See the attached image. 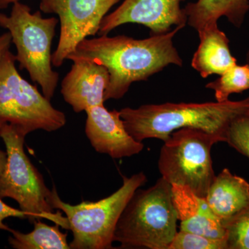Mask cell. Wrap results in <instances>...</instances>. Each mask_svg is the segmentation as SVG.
<instances>
[{
    "label": "cell",
    "instance_id": "1",
    "mask_svg": "<svg viewBox=\"0 0 249 249\" xmlns=\"http://www.w3.org/2000/svg\"><path fill=\"white\" fill-rule=\"evenodd\" d=\"M184 27H175L166 34L150 36L145 39L124 35L86 38L67 60L84 59L106 67L109 81L105 92V101L120 99L132 83L146 80L170 65L183 66V60L174 45L173 38Z\"/></svg>",
    "mask_w": 249,
    "mask_h": 249
},
{
    "label": "cell",
    "instance_id": "2",
    "mask_svg": "<svg viewBox=\"0 0 249 249\" xmlns=\"http://www.w3.org/2000/svg\"><path fill=\"white\" fill-rule=\"evenodd\" d=\"M249 110V97L241 101L203 103L144 105L120 111L127 132L135 140L158 139L163 142L182 128L201 129L227 141L230 124Z\"/></svg>",
    "mask_w": 249,
    "mask_h": 249
},
{
    "label": "cell",
    "instance_id": "3",
    "mask_svg": "<svg viewBox=\"0 0 249 249\" xmlns=\"http://www.w3.org/2000/svg\"><path fill=\"white\" fill-rule=\"evenodd\" d=\"M178 221L171 184L160 178L150 188L134 192L119 218L114 242L122 249H168Z\"/></svg>",
    "mask_w": 249,
    "mask_h": 249
},
{
    "label": "cell",
    "instance_id": "4",
    "mask_svg": "<svg viewBox=\"0 0 249 249\" xmlns=\"http://www.w3.org/2000/svg\"><path fill=\"white\" fill-rule=\"evenodd\" d=\"M27 135L13 124H4L1 127L0 137L6 147L7 160L0 174V196L16 201L31 223L44 218L68 229L67 218L59 213H54L52 190L49 189L43 177L26 155L24 145Z\"/></svg>",
    "mask_w": 249,
    "mask_h": 249
},
{
    "label": "cell",
    "instance_id": "5",
    "mask_svg": "<svg viewBox=\"0 0 249 249\" xmlns=\"http://www.w3.org/2000/svg\"><path fill=\"white\" fill-rule=\"evenodd\" d=\"M58 24L57 18H43L40 11L31 13V8L19 1L13 4L9 16L0 13V27L11 34L19 68L27 70L50 101L59 80L58 72L52 66V42Z\"/></svg>",
    "mask_w": 249,
    "mask_h": 249
},
{
    "label": "cell",
    "instance_id": "6",
    "mask_svg": "<svg viewBox=\"0 0 249 249\" xmlns=\"http://www.w3.org/2000/svg\"><path fill=\"white\" fill-rule=\"evenodd\" d=\"M142 172L123 178V184L111 196L98 201L77 205L64 202L53 186L52 204L66 214L68 229L73 233L72 249H112L114 232L123 211L134 192L145 184Z\"/></svg>",
    "mask_w": 249,
    "mask_h": 249
},
{
    "label": "cell",
    "instance_id": "7",
    "mask_svg": "<svg viewBox=\"0 0 249 249\" xmlns=\"http://www.w3.org/2000/svg\"><path fill=\"white\" fill-rule=\"evenodd\" d=\"M16 62L10 50L0 57V122L16 126L27 134L62 128L67 123L65 114L19 74Z\"/></svg>",
    "mask_w": 249,
    "mask_h": 249
},
{
    "label": "cell",
    "instance_id": "8",
    "mask_svg": "<svg viewBox=\"0 0 249 249\" xmlns=\"http://www.w3.org/2000/svg\"><path fill=\"white\" fill-rule=\"evenodd\" d=\"M219 142L224 139L201 129L175 131L160 149L158 167L161 178L205 197L216 176L211 149Z\"/></svg>",
    "mask_w": 249,
    "mask_h": 249
},
{
    "label": "cell",
    "instance_id": "9",
    "mask_svg": "<svg viewBox=\"0 0 249 249\" xmlns=\"http://www.w3.org/2000/svg\"><path fill=\"white\" fill-rule=\"evenodd\" d=\"M121 0H41L40 9L60 19L58 47L52 65L60 67L82 41L98 34L103 18Z\"/></svg>",
    "mask_w": 249,
    "mask_h": 249
},
{
    "label": "cell",
    "instance_id": "10",
    "mask_svg": "<svg viewBox=\"0 0 249 249\" xmlns=\"http://www.w3.org/2000/svg\"><path fill=\"white\" fill-rule=\"evenodd\" d=\"M185 0H124L120 6L103 18L98 34L107 35L119 26L139 24L151 36L166 34L172 28L186 27L187 16L181 2Z\"/></svg>",
    "mask_w": 249,
    "mask_h": 249
},
{
    "label": "cell",
    "instance_id": "11",
    "mask_svg": "<svg viewBox=\"0 0 249 249\" xmlns=\"http://www.w3.org/2000/svg\"><path fill=\"white\" fill-rule=\"evenodd\" d=\"M85 112V133L98 153L118 160L138 155L143 150V143L127 132L120 111H109L101 105L89 108Z\"/></svg>",
    "mask_w": 249,
    "mask_h": 249
},
{
    "label": "cell",
    "instance_id": "12",
    "mask_svg": "<svg viewBox=\"0 0 249 249\" xmlns=\"http://www.w3.org/2000/svg\"><path fill=\"white\" fill-rule=\"evenodd\" d=\"M73 62L62 81L61 93L65 102L76 113L104 105L109 81L107 69L84 59H76Z\"/></svg>",
    "mask_w": 249,
    "mask_h": 249
},
{
    "label": "cell",
    "instance_id": "13",
    "mask_svg": "<svg viewBox=\"0 0 249 249\" xmlns=\"http://www.w3.org/2000/svg\"><path fill=\"white\" fill-rule=\"evenodd\" d=\"M171 192L180 230L227 240L225 227L204 197L188 187L179 185L172 184Z\"/></svg>",
    "mask_w": 249,
    "mask_h": 249
},
{
    "label": "cell",
    "instance_id": "14",
    "mask_svg": "<svg viewBox=\"0 0 249 249\" xmlns=\"http://www.w3.org/2000/svg\"><path fill=\"white\" fill-rule=\"evenodd\" d=\"M204 198L224 224L249 206V183L224 168L215 176Z\"/></svg>",
    "mask_w": 249,
    "mask_h": 249
},
{
    "label": "cell",
    "instance_id": "15",
    "mask_svg": "<svg viewBox=\"0 0 249 249\" xmlns=\"http://www.w3.org/2000/svg\"><path fill=\"white\" fill-rule=\"evenodd\" d=\"M197 33L200 42L191 65L202 78L214 74L220 76L237 64L231 53L229 38L218 25L204 28Z\"/></svg>",
    "mask_w": 249,
    "mask_h": 249
},
{
    "label": "cell",
    "instance_id": "16",
    "mask_svg": "<svg viewBox=\"0 0 249 249\" xmlns=\"http://www.w3.org/2000/svg\"><path fill=\"white\" fill-rule=\"evenodd\" d=\"M187 24L199 31L217 25L222 17L236 28H240L249 11V0H197L185 6Z\"/></svg>",
    "mask_w": 249,
    "mask_h": 249
},
{
    "label": "cell",
    "instance_id": "17",
    "mask_svg": "<svg viewBox=\"0 0 249 249\" xmlns=\"http://www.w3.org/2000/svg\"><path fill=\"white\" fill-rule=\"evenodd\" d=\"M34 230L28 233L12 229L9 244L15 249H69L67 234L59 229L60 225L49 226L40 221H35Z\"/></svg>",
    "mask_w": 249,
    "mask_h": 249
},
{
    "label": "cell",
    "instance_id": "18",
    "mask_svg": "<svg viewBox=\"0 0 249 249\" xmlns=\"http://www.w3.org/2000/svg\"><path fill=\"white\" fill-rule=\"evenodd\" d=\"M206 88L213 90L217 102H224L229 100L232 93H242L249 89V64L232 65L218 79L208 83Z\"/></svg>",
    "mask_w": 249,
    "mask_h": 249
},
{
    "label": "cell",
    "instance_id": "19",
    "mask_svg": "<svg viewBox=\"0 0 249 249\" xmlns=\"http://www.w3.org/2000/svg\"><path fill=\"white\" fill-rule=\"evenodd\" d=\"M228 249H249V205L224 222Z\"/></svg>",
    "mask_w": 249,
    "mask_h": 249
},
{
    "label": "cell",
    "instance_id": "20",
    "mask_svg": "<svg viewBox=\"0 0 249 249\" xmlns=\"http://www.w3.org/2000/svg\"><path fill=\"white\" fill-rule=\"evenodd\" d=\"M168 249H228L227 241L185 231L177 232Z\"/></svg>",
    "mask_w": 249,
    "mask_h": 249
},
{
    "label": "cell",
    "instance_id": "21",
    "mask_svg": "<svg viewBox=\"0 0 249 249\" xmlns=\"http://www.w3.org/2000/svg\"><path fill=\"white\" fill-rule=\"evenodd\" d=\"M226 142L249 159V110L232 121L228 130Z\"/></svg>",
    "mask_w": 249,
    "mask_h": 249
},
{
    "label": "cell",
    "instance_id": "22",
    "mask_svg": "<svg viewBox=\"0 0 249 249\" xmlns=\"http://www.w3.org/2000/svg\"><path fill=\"white\" fill-rule=\"evenodd\" d=\"M9 217H17L19 219H27V214L22 210L16 209L4 203L0 196V230L11 232L12 229L4 224L5 219Z\"/></svg>",
    "mask_w": 249,
    "mask_h": 249
},
{
    "label": "cell",
    "instance_id": "23",
    "mask_svg": "<svg viewBox=\"0 0 249 249\" xmlns=\"http://www.w3.org/2000/svg\"><path fill=\"white\" fill-rule=\"evenodd\" d=\"M12 44L11 34L9 32L0 35V57L2 56L7 51L10 50Z\"/></svg>",
    "mask_w": 249,
    "mask_h": 249
},
{
    "label": "cell",
    "instance_id": "24",
    "mask_svg": "<svg viewBox=\"0 0 249 249\" xmlns=\"http://www.w3.org/2000/svg\"><path fill=\"white\" fill-rule=\"evenodd\" d=\"M2 123L0 122V130H1V127H2ZM6 160H7V155L6 152L3 151L2 150L0 149V174L2 173L3 170L4 169L5 165H6Z\"/></svg>",
    "mask_w": 249,
    "mask_h": 249
},
{
    "label": "cell",
    "instance_id": "25",
    "mask_svg": "<svg viewBox=\"0 0 249 249\" xmlns=\"http://www.w3.org/2000/svg\"><path fill=\"white\" fill-rule=\"evenodd\" d=\"M19 0H0V9H6L10 4H14Z\"/></svg>",
    "mask_w": 249,
    "mask_h": 249
},
{
    "label": "cell",
    "instance_id": "26",
    "mask_svg": "<svg viewBox=\"0 0 249 249\" xmlns=\"http://www.w3.org/2000/svg\"><path fill=\"white\" fill-rule=\"evenodd\" d=\"M247 63H248L249 65V50L248 53H247Z\"/></svg>",
    "mask_w": 249,
    "mask_h": 249
}]
</instances>
